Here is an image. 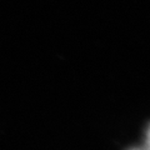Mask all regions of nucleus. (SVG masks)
<instances>
[{
  "mask_svg": "<svg viewBox=\"0 0 150 150\" xmlns=\"http://www.w3.org/2000/svg\"><path fill=\"white\" fill-rule=\"evenodd\" d=\"M129 150H150V125L148 126V129H146V133H145V138H144L143 144L139 145V146L130 148Z\"/></svg>",
  "mask_w": 150,
  "mask_h": 150,
  "instance_id": "obj_1",
  "label": "nucleus"
}]
</instances>
